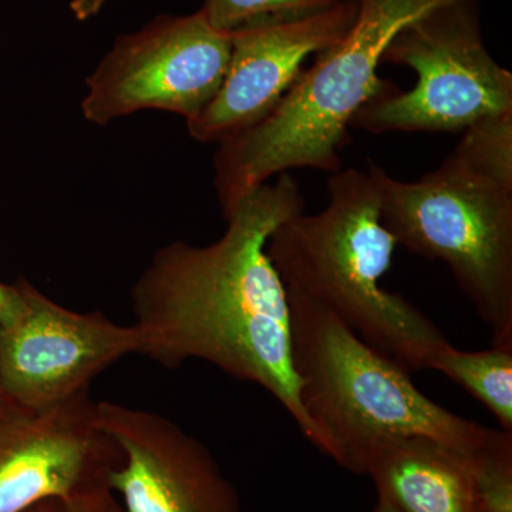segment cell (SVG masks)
<instances>
[{"label": "cell", "mask_w": 512, "mask_h": 512, "mask_svg": "<svg viewBox=\"0 0 512 512\" xmlns=\"http://www.w3.org/2000/svg\"><path fill=\"white\" fill-rule=\"evenodd\" d=\"M303 208L295 178L278 175L239 202L218 241L161 248L131 289V302L138 355L168 369L204 360L258 384L322 451L293 369L288 296L266 254L272 232Z\"/></svg>", "instance_id": "obj_1"}, {"label": "cell", "mask_w": 512, "mask_h": 512, "mask_svg": "<svg viewBox=\"0 0 512 512\" xmlns=\"http://www.w3.org/2000/svg\"><path fill=\"white\" fill-rule=\"evenodd\" d=\"M367 174L397 245L446 264L493 345L512 343V113L467 128L420 180H397L370 161Z\"/></svg>", "instance_id": "obj_2"}, {"label": "cell", "mask_w": 512, "mask_h": 512, "mask_svg": "<svg viewBox=\"0 0 512 512\" xmlns=\"http://www.w3.org/2000/svg\"><path fill=\"white\" fill-rule=\"evenodd\" d=\"M328 191L325 210L293 215L269 237L266 254L285 291L333 313L409 372L430 369L450 342L416 306L383 288L397 241L384 225L375 181L348 168L330 177Z\"/></svg>", "instance_id": "obj_3"}, {"label": "cell", "mask_w": 512, "mask_h": 512, "mask_svg": "<svg viewBox=\"0 0 512 512\" xmlns=\"http://www.w3.org/2000/svg\"><path fill=\"white\" fill-rule=\"evenodd\" d=\"M352 25L316 55L265 120L218 144L214 185L222 215L295 168L338 173L357 113L394 84L377 76L394 37L434 10L463 0H355Z\"/></svg>", "instance_id": "obj_4"}, {"label": "cell", "mask_w": 512, "mask_h": 512, "mask_svg": "<svg viewBox=\"0 0 512 512\" xmlns=\"http://www.w3.org/2000/svg\"><path fill=\"white\" fill-rule=\"evenodd\" d=\"M299 396L322 453L357 473L383 441L424 437L471 457L504 430L464 419L417 389L409 370L359 338L333 313L286 291Z\"/></svg>", "instance_id": "obj_5"}, {"label": "cell", "mask_w": 512, "mask_h": 512, "mask_svg": "<svg viewBox=\"0 0 512 512\" xmlns=\"http://www.w3.org/2000/svg\"><path fill=\"white\" fill-rule=\"evenodd\" d=\"M383 63L414 70L416 86L407 92L393 87L370 101L352 127L372 134L464 133L512 113V74L485 46L478 0L451 3L416 20L394 37Z\"/></svg>", "instance_id": "obj_6"}, {"label": "cell", "mask_w": 512, "mask_h": 512, "mask_svg": "<svg viewBox=\"0 0 512 512\" xmlns=\"http://www.w3.org/2000/svg\"><path fill=\"white\" fill-rule=\"evenodd\" d=\"M231 55V36L200 12L160 16L120 36L87 79L84 119L107 126L141 110L194 119L220 90Z\"/></svg>", "instance_id": "obj_7"}, {"label": "cell", "mask_w": 512, "mask_h": 512, "mask_svg": "<svg viewBox=\"0 0 512 512\" xmlns=\"http://www.w3.org/2000/svg\"><path fill=\"white\" fill-rule=\"evenodd\" d=\"M18 318L0 326V392L29 409H47L87 392L94 377L137 353L136 326L117 325L100 312L70 311L19 281Z\"/></svg>", "instance_id": "obj_8"}, {"label": "cell", "mask_w": 512, "mask_h": 512, "mask_svg": "<svg viewBox=\"0 0 512 512\" xmlns=\"http://www.w3.org/2000/svg\"><path fill=\"white\" fill-rule=\"evenodd\" d=\"M123 461L97 426L87 392L40 410L0 402V512L110 488V474Z\"/></svg>", "instance_id": "obj_9"}, {"label": "cell", "mask_w": 512, "mask_h": 512, "mask_svg": "<svg viewBox=\"0 0 512 512\" xmlns=\"http://www.w3.org/2000/svg\"><path fill=\"white\" fill-rule=\"evenodd\" d=\"M355 15V0H338L309 15L229 33L231 55L224 82L208 106L187 121L191 137L220 144L261 123L285 99L306 59L338 42Z\"/></svg>", "instance_id": "obj_10"}, {"label": "cell", "mask_w": 512, "mask_h": 512, "mask_svg": "<svg viewBox=\"0 0 512 512\" xmlns=\"http://www.w3.org/2000/svg\"><path fill=\"white\" fill-rule=\"evenodd\" d=\"M96 423L123 453L109 485L126 512H241L210 450L157 413L96 403Z\"/></svg>", "instance_id": "obj_11"}, {"label": "cell", "mask_w": 512, "mask_h": 512, "mask_svg": "<svg viewBox=\"0 0 512 512\" xmlns=\"http://www.w3.org/2000/svg\"><path fill=\"white\" fill-rule=\"evenodd\" d=\"M357 474L400 512H485L468 457L424 437L377 444Z\"/></svg>", "instance_id": "obj_12"}, {"label": "cell", "mask_w": 512, "mask_h": 512, "mask_svg": "<svg viewBox=\"0 0 512 512\" xmlns=\"http://www.w3.org/2000/svg\"><path fill=\"white\" fill-rule=\"evenodd\" d=\"M430 369L467 390L512 433V343L480 352L458 350L450 343L434 357Z\"/></svg>", "instance_id": "obj_13"}, {"label": "cell", "mask_w": 512, "mask_h": 512, "mask_svg": "<svg viewBox=\"0 0 512 512\" xmlns=\"http://www.w3.org/2000/svg\"><path fill=\"white\" fill-rule=\"evenodd\" d=\"M338 0H205L201 13L211 26L231 33L256 23L309 15Z\"/></svg>", "instance_id": "obj_14"}, {"label": "cell", "mask_w": 512, "mask_h": 512, "mask_svg": "<svg viewBox=\"0 0 512 512\" xmlns=\"http://www.w3.org/2000/svg\"><path fill=\"white\" fill-rule=\"evenodd\" d=\"M468 460L485 512H512V433Z\"/></svg>", "instance_id": "obj_15"}, {"label": "cell", "mask_w": 512, "mask_h": 512, "mask_svg": "<svg viewBox=\"0 0 512 512\" xmlns=\"http://www.w3.org/2000/svg\"><path fill=\"white\" fill-rule=\"evenodd\" d=\"M60 512H126L109 487L97 488L62 501Z\"/></svg>", "instance_id": "obj_16"}, {"label": "cell", "mask_w": 512, "mask_h": 512, "mask_svg": "<svg viewBox=\"0 0 512 512\" xmlns=\"http://www.w3.org/2000/svg\"><path fill=\"white\" fill-rule=\"evenodd\" d=\"M23 296L19 284H0V326L9 325L22 311Z\"/></svg>", "instance_id": "obj_17"}, {"label": "cell", "mask_w": 512, "mask_h": 512, "mask_svg": "<svg viewBox=\"0 0 512 512\" xmlns=\"http://www.w3.org/2000/svg\"><path fill=\"white\" fill-rule=\"evenodd\" d=\"M107 0H72L70 8L77 20H89L100 12Z\"/></svg>", "instance_id": "obj_18"}, {"label": "cell", "mask_w": 512, "mask_h": 512, "mask_svg": "<svg viewBox=\"0 0 512 512\" xmlns=\"http://www.w3.org/2000/svg\"><path fill=\"white\" fill-rule=\"evenodd\" d=\"M60 507H62V500H47L33 505L25 512H60Z\"/></svg>", "instance_id": "obj_19"}, {"label": "cell", "mask_w": 512, "mask_h": 512, "mask_svg": "<svg viewBox=\"0 0 512 512\" xmlns=\"http://www.w3.org/2000/svg\"><path fill=\"white\" fill-rule=\"evenodd\" d=\"M373 512H400L386 497L382 494H377V504Z\"/></svg>", "instance_id": "obj_20"}, {"label": "cell", "mask_w": 512, "mask_h": 512, "mask_svg": "<svg viewBox=\"0 0 512 512\" xmlns=\"http://www.w3.org/2000/svg\"><path fill=\"white\" fill-rule=\"evenodd\" d=\"M2 400H3V394H2V392H0V402H2Z\"/></svg>", "instance_id": "obj_21"}]
</instances>
